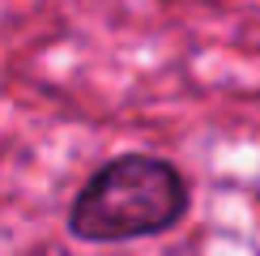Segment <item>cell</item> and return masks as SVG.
I'll use <instances>...</instances> for the list:
<instances>
[{"label": "cell", "mask_w": 260, "mask_h": 256, "mask_svg": "<svg viewBox=\"0 0 260 256\" xmlns=\"http://www.w3.org/2000/svg\"><path fill=\"white\" fill-rule=\"evenodd\" d=\"M188 205L179 171L145 154L115 158L81 188L73 205V231L81 239H137L167 231Z\"/></svg>", "instance_id": "1"}]
</instances>
